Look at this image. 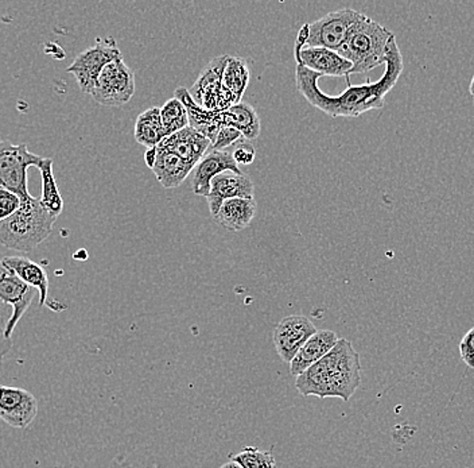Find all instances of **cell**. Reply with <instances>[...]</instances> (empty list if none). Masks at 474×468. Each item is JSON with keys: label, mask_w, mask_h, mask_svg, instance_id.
<instances>
[{"label": "cell", "mask_w": 474, "mask_h": 468, "mask_svg": "<svg viewBox=\"0 0 474 468\" xmlns=\"http://www.w3.org/2000/svg\"><path fill=\"white\" fill-rule=\"evenodd\" d=\"M385 72L375 83L367 82L362 85H349L340 95L331 96L318 87L321 74L309 71L302 65L295 66L296 88L313 107L325 112L332 118H356L372 110H382L385 96L398 83L403 73V55L399 49L396 37L388 44L385 53Z\"/></svg>", "instance_id": "6da1fadb"}, {"label": "cell", "mask_w": 474, "mask_h": 468, "mask_svg": "<svg viewBox=\"0 0 474 468\" xmlns=\"http://www.w3.org/2000/svg\"><path fill=\"white\" fill-rule=\"evenodd\" d=\"M304 397L341 398L348 403L362 386L360 356L348 339H340L331 353L295 379Z\"/></svg>", "instance_id": "7a4b0ae2"}, {"label": "cell", "mask_w": 474, "mask_h": 468, "mask_svg": "<svg viewBox=\"0 0 474 468\" xmlns=\"http://www.w3.org/2000/svg\"><path fill=\"white\" fill-rule=\"evenodd\" d=\"M174 98L179 99L187 108L189 126L208 138L210 145L224 127L237 130L247 140H256L259 137L260 119L252 105L240 102L224 111L204 110L194 103L187 88H177Z\"/></svg>", "instance_id": "3957f363"}, {"label": "cell", "mask_w": 474, "mask_h": 468, "mask_svg": "<svg viewBox=\"0 0 474 468\" xmlns=\"http://www.w3.org/2000/svg\"><path fill=\"white\" fill-rule=\"evenodd\" d=\"M57 218L41 206L40 199H22L14 215L0 221V245L10 250L30 253L48 239Z\"/></svg>", "instance_id": "277c9868"}, {"label": "cell", "mask_w": 474, "mask_h": 468, "mask_svg": "<svg viewBox=\"0 0 474 468\" xmlns=\"http://www.w3.org/2000/svg\"><path fill=\"white\" fill-rule=\"evenodd\" d=\"M393 37L391 30L364 15L337 53L352 63L351 74L367 73L384 63L388 44Z\"/></svg>", "instance_id": "5b68a950"}, {"label": "cell", "mask_w": 474, "mask_h": 468, "mask_svg": "<svg viewBox=\"0 0 474 468\" xmlns=\"http://www.w3.org/2000/svg\"><path fill=\"white\" fill-rule=\"evenodd\" d=\"M364 15L365 14L359 13L353 8L332 11L312 24H305L299 30L295 44L309 48H325L337 52Z\"/></svg>", "instance_id": "8992f818"}, {"label": "cell", "mask_w": 474, "mask_h": 468, "mask_svg": "<svg viewBox=\"0 0 474 468\" xmlns=\"http://www.w3.org/2000/svg\"><path fill=\"white\" fill-rule=\"evenodd\" d=\"M43 157L30 153L27 145H14L0 140V188L15 193L19 198H30L27 190V169L37 168Z\"/></svg>", "instance_id": "52a82bcc"}, {"label": "cell", "mask_w": 474, "mask_h": 468, "mask_svg": "<svg viewBox=\"0 0 474 468\" xmlns=\"http://www.w3.org/2000/svg\"><path fill=\"white\" fill-rule=\"evenodd\" d=\"M135 95V73L123 58L104 66L95 90L91 93L93 101L107 107H121Z\"/></svg>", "instance_id": "ba28073f"}, {"label": "cell", "mask_w": 474, "mask_h": 468, "mask_svg": "<svg viewBox=\"0 0 474 468\" xmlns=\"http://www.w3.org/2000/svg\"><path fill=\"white\" fill-rule=\"evenodd\" d=\"M121 58L123 57L115 40L107 38V40L97 41L95 46L80 53L66 72L73 74L82 93L91 95L95 90L97 79L104 66Z\"/></svg>", "instance_id": "9c48e42d"}, {"label": "cell", "mask_w": 474, "mask_h": 468, "mask_svg": "<svg viewBox=\"0 0 474 468\" xmlns=\"http://www.w3.org/2000/svg\"><path fill=\"white\" fill-rule=\"evenodd\" d=\"M37 293L34 288L24 284L13 270L5 268L0 260V301L13 308V316H11L7 328H5L7 339H11V335L14 334L19 321L32 306Z\"/></svg>", "instance_id": "30bf717a"}, {"label": "cell", "mask_w": 474, "mask_h": 468, "mask_svg": "<svg viewBox=\"0 0 474 468\" xmlns=\"http://www.w3.org/2000/svg\"><path fill=\"white\" fill-rule=\"evenodd\" d=\"M317 331L306 316L293 315L282 318L273 334L274 346L282 361L291 364L302 346Z\"/></svg>", "instance_id": "8fae6325"}, {"label": "cell", "mask_w": 474, "mask_h": 468, "mask_svg": "<svg viewBox=\"0 0 474 468\" xmlns=\"http://www.w3.org/2000/svg\"><path fill=\"white\" fill-rule=\"evenodd\" d=\"M37 414L38 401L33 393L0 385V420L13 428L26 429Z\"/></svg>", "instance_id": "7c38bea8"}, {"label": "cell", "mask_w": 474, "mask_h": 468, "mask_svg": "<svg viewBox=\"0 0 474 468\" xmlns=\"http://www.w3.org/2000/svg\"><path fill=\"white\" fill-rule=\"evenodd\" d=\"M296 65H302L321 76L346 77L352 71V63L337 52L325 48H309L296 45L294 48Z\"/></svg>", "instance_id": "4fadbf2b"}, {"label": "cell", "mask_w": 474, "mask_h": 468, "mask_svg": "<svg viewBox=\"0 0 474 468\" xmlns=\"http://www.w3.org/2000/svg\"><path fill=\"white\" fill-rule=\"evenodd\" d=\"M254 182L243 173L223 171L210 182L209 195L207 196L210 213L215 218L224 201L229 199H254Z\"/></svg>", "instance_id": "5bb4252c"}, {"label": "cell", "mask_w": 474, "mask_h": 468, "mask_svg": "<svg viewBox=\"0 0 474 468\" xmlns=\"http://www.w3.org/2000/svg\"><path fill=\"white\" fill-rule=\"evenodd\" d=\"M3 265L5 268L13 270L24 284L34 288L40 295V307H48L50 311L60 313L65 311L68 307L58 301H49V278L48 273L43 266L33 262L32 259L24 258V257H5L2 259Z\"/></svg>", "instance_id": "9a60e30c"}, {"label": "cell", "mask_w": 474, "mask_h": 468, "mask_svg": "<svg viewBox=\"0 0 474 468\" xmlns=\"http://www.w3.org/2000/svg\"><path fill=\"white\" fill-rule=\"evenodd\" d=\"M193 171V180H191L193 192L204 198L209 195L210 182L218 174L223 171L241 173L232 153L227 151H208L201 161L194 166Z\"/></svg>", "instance_id": "2e32d148"}, {"label": "cell", "mask_w": 474, "mask_h": 468, "mask_svg": "<svg viewBox=\"0 0 474 468\" xmlns=\"http://www.w3.org/2000/svg\"><path fill=\"white\" fill-rule=\"evenodd\" d=\"M157 148L171 151L194 168L209 151L210 141L193 127L188 126L166 137Z\"/></svg>", "instance_id": "e0dca14e"}, {"label": "cell", "mask_w": 474, "mask_h": 468, "mask_svg": "<svg viewBox=\"0 0 474 468\" xmlns=\"http://www.w3.org/2000/svg\"><path fill=\"white\" fill-rule=\"evenodd\" d=\"M340 337L337 334L329 329H318L296 354L295 358L291 361L290 373L294 378L301 375L302 373L317 364L326 354L331 353L334 346L337 345Z\"/></svg>", "instance_id": "ac0fdd59"}, {"label": "cell", "mask_w": 474, "mask_h": 468, "mask_svg": "<svg viewBox=\"0 0 474 468\" xmlns=\"http://www.w3.org/2000/svg\"><path fill=\"white\" fill-rule=\"evenodd\" d=\"M193 166L185 162L184 160L177 157L171 151L157 148V160H155L152 171H154L158 181L166 190L179 187L193 171Z\"/></svg>", "instance_id": "d6986e66"}, {"label": "cell", "mask_w": 474, "mask_h": 468, "mask_svg": "<svg viewBox=\"0 0 474 468\" xmlns=\"http://www.w3.org/2000/svg\"><path fill=\"white\" fill-rule=\"evenodd\" d=\"M256 209L255 199H229L224 201L215 219L228 231H243L254 220Z\"/></svg>", "instance_id": "ffe728a7"}, {"label": "cell", "mask_w": 474, "mask_h": 468, "mask_svg": "<svg viewBox=\"0 0 474 468\" xmlns=\"http://www.w3.org/2000/svg\"><path fill=\"white\" fill-rule=\"evenodd\" d=\"M166 134L160 121V110L151 107L138 116L135 123V140L147 149H154L165 140Z\"/></svg>", "instance_id": "44dd1931"}, {"label": "cell", "mask_w": 474, "mask_h": 468, "mask_svg": "<svg viewBox=\"0 0 474 468\" xmlns=\"http://www.w3.org/2000/svg\"><path fill=\"white\" fill-rule=\"evenodd\" d=\"M43 177V195L40 198L41 206L44 207L50 215H61L63 210V200L58 190L57 182H55L54 173H53V160L43 158L40 165L37 166Z\"/></svg>", "instance_id": "7402d4cb"}, {"label": "cell", "mask_w": 474, "mask_h": 468, "mask_svg": "<svg viewBox=\"0 0 474 468\" xmlns=\"http://www.w3.org/2000/svg\"><path fill=\"white\" fill-rule=\"evenodd\" d=\"M249 77H251V72H249L247 61L231 55L226 69H224L221 84H223L224 90L231 93L235 101L240 103L241 98H243L244 93L248 87Z\"/></svg>", "instance_id": "603a6c76"}, {"label": "cell", "mask_w": 474, "mask_h": 468, "mask_svg": "<svg viewBox=\"0 0 474 468\" xmlns=\"http://www.w3.org/2000/svg\"><path fill=\"white\" fill-rule=\"evenodd\" d=\"M231 55L224 54L220 57H216L215 60L210 61L208 63L207 68L201 72L197 82L194 83L193 87L189 91L191 99L194 103H198L199 99L207 93L208 91L212 88L218 87L223 82L224 69H226L227 63H228Z\"/></svg>", "instance_id": "cb8c5ba5"}, {"label": "cell", "mask_w": 474, "mask_h": 468, "mask_svg": "<svg viewBox=\"0 0 474 468\" xmlns=\"http://www.w3.org/2000/svg\"><path fill=\"white\" fill-rule=\"evenodd\" d=\"M160 110V121H162L166 137L189 126V115H188L187 108L179 99H170Z\"/></svg>", "instance_id": "d4e9b609"}, {"label": "cell", "mask_w": 474, "mask_h": 468, "mask_svg": "<svg viewBox=\"0 0 474 468\" xmlns=\"http://www.w3.org/2000/svg\"><path fill=\"white\" fill-rule=\"evenodd\" d=\"M231 461L241 468H276L273 451L259 450L256 447H246L240 453L231 456Z\"/></svg>", "instance_id": "484cf974"}, {"label": "cell", "mask_w": 474, "mask_h": 468, "mask_svg": "<svg viewBox=\"0 0 474 468\" xmlns=\"http://www.w3.org/2000/svg\"><path fill=\"white\" fill-rule=\"evenodd\" d=\"M11 316H13V308L0 301V366L3 364V359L13 348V339L5 337V328H7Z\"/></svg>", "instance_id": "4316f807"}, {"label": "cell", "mask_w": 474, "mask_h": 468, "mask_svg": "<svg viewBox=\"0 0 474 468\" xmlns=\"http://www.w3.org/2000/svg\"><path fill=\"white\" fill-rule=\"evenodd\" d=\"M21 207V198L10 190L0 188V221L5 220Z\"/></svg>", "instance_id": "83f0119b"}, {"label": "cell", "mask_w": 474, "mask_h": 468, "mask_svg": "<svg viewBox=\"0 0 474 468\" xmlns=\"http://www.w3.org/2000/svg\"><path fill=\"white\" fill-rule=\"evenodd\" d=\"M243 138V135L237 130L231 129V127H224L220 130L215 142L210 145L209 151H226L229 146L235 145Z\"/></svg>", "instance_id": "f1b7e54d"}, {"label": "cell", "mask_w": 474, "mask_h": 468, "mask_svg": "<svg viewBox=\"0 0 474 468\" xmlns=\"http://www.w3.org/2000/svg\"><path fill=\"white\" fill-rule=\"evenodd\" d=\"M459 356L468 367L474 368V327L459 342Z\"/></svg>", "instance_id": "f546056e"}, {"label": "cell", "mask_w": 474, "mask_h": 468, "mask_svg": "<svg viewBox=\"0 0 474 468\" xmlns=\"http://www.w3.org/2000/svg\"><path fill=\"white\" fill-rule=\"evenodd\" d=\"M237 148L232 151V157H234L235 162L241 163V165H249L254 162L256 151H255L254 146L247 141H238L237 142Z\"/></svg>", "instance_id": "4dcf8cb0"}, {"label": "cell", "mask_w": 474, "mask_h": 468, "mask_svg": "<svg viewBox=\"0 0 474 468\" xmlns=\"http://www.w3.org/2000/svg\"><path fill=\"white\" fill-rule=\"evenodd\" d=\"M155 160H157V148L149 149L144 154V161H146V165L150 169L154 168Z\"/></svg>", "instance_id": "1f68e13d"}, {"label": "cell", "mask_w": 474, "mask_h": 468, "mask_svg": "<svg viewBox=\"0 0 474 468\" xmlns=\"http://www.w3.org/2000/svg\"><path fill=\"white\" fill-rule=\"evenodd\" d=\"M220 468H241V467L238 466L237 463H235V462L229 461V462H227L226 464H223V466H221Z\"/></svg>", "instance_id": "d6a6232c"}, {"label": "cell", "mask_w": 474, "mask_h": 468, "mask_svg": "<svg viewBox=\"0 0 474 468\" xmlns=\"http://www.w3.org/2000/svg\"><path fill=\"white\" fill-rule=\"evenodd\" d=\"M469 93H470V96H472L473 101H474V74L472 77V82H470V84H469Z\"/></svg>", "instance_id": "836d02e7"}]
</instances>
